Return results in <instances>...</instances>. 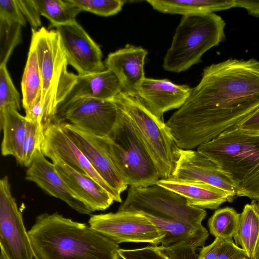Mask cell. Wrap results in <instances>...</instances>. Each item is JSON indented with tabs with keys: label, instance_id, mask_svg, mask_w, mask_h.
Wrapping results in <instances>:
<instances>
[{
	"label": "cell",
	"instance_id": "2e32d148",
	"mask_svg": "<svg viewBox=\"0 0 259 259\" xmlns=\"http://www.w3.org/2000/svg\"><path fill=\"white\" fill-rule=\"evenodd\" d=\"M191 90L188 85L177 84L167 79L145 77L136 87L135 94L153 114L163 119L165 112L184 104Z\"/></svg>",
	"mask_w": 259,
	"mask_h": 259
},
{
	"label": "cell",
	"instance_id": "5bb4252c",
	"mask_svg": "<svg viewBox=\"0 0 259 259\" xmlns=\"http://www.w3.org/2000/svg\"><path fill=\"white\" fill-rule=\"evenodd\" d=\"M67 135L88 159L95 170L121 196L128 186L112 161L103 138L88 133L70 123H61Z\"/></svg>",
	"mask_w": 259,
	"mask_h": 259
},
{
	"label": "cell",
	"instance_id": "8fae6325",
	"mask_svg": "<svg viewBox=\"0 0 259 259\" xmlns=\"http://www.w3.org/2000/svg\"><path fill=\"white\" fill-rule=\"evenodd\" d=\"M0 245L8 259H35L8 176L0 180Z\"/></svg>",
	"mask_w": 259,
	"mask_h": 259
},
{
	"label": "cell",
	"instance_id": "d6a6232c",
	"mask_svg": "<svg viewBox=\"0 0 259 259\" xmlns=\"http://www.w3.org/2000/svg\"><path fill=\"white\" fill-rule=\"evenodd\" d=\"M0 19L18 23L22 26L26 24L16 0H0Z\"/></svg>",
	"mask_w": 259,
	"mask_h": 259
},
{
	"label": "cell",
	"instance_id": "f35d334b",
	"mask_svg": "<svg viewBox=\"0 0 259 259\" xmlns=\"http://www.w3.org/2000/svg\"><path fill=\"white\" fill-rule=\"evenodd\" d=\"M253 259H259V237L256 244Z\"/></svg>",
	"mask_w": 259,
	"mask_h": 259
},
{
	"label": "cell",
	"instance_id": "cb8c5ba5",
	"mask_svg": "<svg viewBox=\"0 0 259 259\" xmlns=\"http://www.w3.org/2000/svg\"><path fill=\"white\" fill-rule=\"evenodd\" d=\"M259 237V201L252 200L245 205L240 213L235 243L242 248L250 259H253Z\"/></svg>",
	"mask_w": 259,
	"mask_h": 259
},
{
	"label": "cell",
	"instance_id": "8992f818",
	"mask_svg": "<svg viewBox=\"0 0 259 259\" xmlns=\"http://www.w3.org/2000/svg\"><path fill=\"white\" fill-rule=\"evenodd\" d=\"M226 23L214 13L183 16L163 59V68L180 73L201 60L203 55L225 39Z\"/></svg>",
	"mask_w": 259,
	"mask_h": 259
},
{
	"label": "cell",
	"instance_id": "4dcf8cb0",
	"mask_svg": "<svg viewBox=\"0 0 259 259\" xmlns=\"http://www.w3.org/2000/svg\"><path fill=\"white\" fill-rule=\"evenodd\" d=\"M19 93L15 88L7 69V65L0 66V110L10 107L21 109Z\"/></svg>",
	"mask_w": 259,
	"mask_h": 259
},
{
	"label": "cell",
	"instance_id": "ab89813d",
	"mask_svg": "<svg viewBox=\"0 0 259 259\" xmlns=\"http://www.w3.org/2000/svg\"><path fill=\"white\" fill-rule=\"evenodd\" d=\"M179 259H192V258H179Z\"/></svg>",
	"mask_w": 259,
	"mask_h": 259
},
{
	"label": "cell",
	"instance_id": "7a4b0ae2",
	"mask_svg": "<svg viewBox=\"0 0 259 259\" xmlns=\"http://www.w3.org/2000/svg\"><path fill=\"white\" fill-rule=\"evenodd\" d=\"M118 211L140 213L163 231L161 245L189 244L203 247L208 237L202 222L204 209L188 204L185 198L157 184L145 187L130 186Z\"/></svg>",
	"mask_w": 259,
	"mask_h": 259
},
{
	"label": "cell",
	"instance_id": "7402d4cb",
	"mask_svg": "<svg viewBox=\"0 0 259 259\" xmlns=\"http://www.w3.org/2000/svg\"><path fill=\"white\" fill-rule=\"evenodd\" d=\"M27 118L18 110L8 107L0 110V127L3 131L2 154L12 155L23 163V147L26 132Z\"/></svg>",
	"mask_w": 259,
	"mask_h": 259
},
{
	"label": "cell",
	"instance_id": "d4e9b609",
	"mask_svg": "<svg viewBox=\"0 0 259 259\" xmlns=\"http://www.w3.org/2000/svg\"><path fill=\"white\" fill-rule=\"evenodd\" d=\"M22 103L25 114L29 112L36 102L41 99L42 83L37 55L31 42L21 80Z\"/></svg>",
	"mask_w": 259,
	"mask_h": 259
},
{
	"label": "cell",
	"instance_id": "277c9868",
	"mask_svg": "<svg viewBox=\"0 0 259 259\" xmlns=\"http://www.w3.org/2000/svg\"><path fill=\"white\" fill-rule=\"evenodd\" d=\"M233 184L237 196L259 201V134L228 130L197 147Z\"/></svg>",
	"mask_w": 259,
	"mask_h": 259
},
{
	"label": "cell",
	"instance_id": "8d00e7d4",
	"mask_svg": "<svg viewBox=\"0 0 259 259\" xmlns=\"http://www.w3.org/2000/svg\"><path fill=\"white\" fill-rule=\"evenodd\" d=\"M233 128L248 134H259V110Z\"/></svg>",
	"mask_w": 259,
	"mask_h": 259
},
{
	"label": "cell",
	"instance_id": "7c38bea8",
	"mask_svg": "<svg viewBox=\"0 0 259 259\" xmlns=\"http://www.w3.org/2000/svg\"><path fill=\"white\" fill-rule=\"evenodd\" d=\"M68 64L85 75L106 69L99 46L76 21L55 27Z\"/></svg>",
	"mask_w": 259,
	"mask_h": 259
},
{
	"label": "cell",
	"instance_id": "ffe728a7",
	"mask_svg": "<svg viewBox=\"0 0 259 259\" xmlns=\"http://www.w3.org/2000/svg\"><path fill=\"white\" fill-rule=\"evenodd\" d=\"M156 184L185 198L189 205L203 209H215L235 199L225 191L201 182L177 179H160Z\"/></svg>",
	"mask_w": 259,
	"mask_h": 259
},
{
	"label": "cell",
	"instance_id": "83f0119b",
	"mask_svg": "<svg viewBox=\"0 0 259 259\" xmlns=\"http://www.w3.org/2000/svg\"><path fill=\"white\" fill-rule=\"evenodd\" d=\"M22 25L0 19V66L7 63L15 47L22 41Z\"/></svg>",
	"mask_w": 259,
	"mask_h": 259
},
{
	"label": "cell",
	"instance_id": "9c48e42d",
	"mask_svg": "<svg viewBox=\"0 0 259 259\" xmlns=\"http://www.w3.org/2000/svg\"><path fill=\"white\" fill-rule=\"evenodd\" d=\"M94 230L119 244L123 242L161 244L165 233L143 214L117 211L94 214L89 220Z\"/></svg>",
	"mask_w": 259,
	"mask_h": 259
},
{
	"label": "cell",
	"instance_id": "6da1fadb",
	"mask_svg": "<svg viewBox=\"0 0 259 259\" xmlns=\"http://www.w3.org/2000/svg\"><path fill=\"white\" fill-rule=\"evenodd\" d=\"M259 110V61L230 58L204 68L198 84L165 123L178 147L197 148Z\"/></svg>",
	"mask_w": 259,
	"mask_h": 259
},
{
	"label": "cell",
	"instance_id": "836d02e7",
	"mask_svg": "<svg viewBox=\"0 0 259 259\" xmlns=\"http://www.w3.org/2000/svg\"><path fill=\"white\" fill-rule=\"evenodd\" d=\"M23 15L32 29L37 30L41 25L40 14L34 0H16Z\"/></svg>",
	"mask_w": 259,
	"mask_h": 259
},
{
	"label": "cell",
	"instance_id": "3957f363",
	"mask_svg": "<svg viewBox=\"0 0 259 259\" xmlns=\"http://www.w3.org/2000/svg\"><path fill=\"white\" fill-rule=\"evenodd\" d=\"M28 235L35 259H120L118 243L58 212L37 215Z\"/></svg>",
	"mask_w": 259,
	"mask_h": 259
},
{
	"label": "cell",
	"instance_id": "603a6c76",
	"mask_svg": "<svg viewBox=\"0 0 259 259\" xmlns=\"http://www.w3.org/2000/svg\"><path fill=\"white\" fill-rule=\"evenodd\" d=\"M155 10L183 16L225 10L235 7V0H147Z\"/></svg>",
	"mask_w": 259,
	"mask_h": 259
},
{
	"label": "cell",
	"instance_id": "9a60e30c",
	"mask_svg": "<svg viewBox=\"0 0 259 259\" xmlns=\"http://www.w3.org/2000/svg\"><path fill=\"white\" fill-rule=\"evenodd\" d=\"M173 177L206 183L225 191L234 199L237 197L227 175L212 159L197 150L180 149Z\"/></svg>",
	"mask_w": 259,
	"mask_h": 259
},
{
	"label": "cell",
	"instance_id": "44dd1931",
	"mask_svg": "<svg viewBox=\"0 0 259 259\" xmlns=\"http://www.w3.org/2000/svg\"><path fill=\"white\" fill-rule=\"evenodd\" d=\"M122 90L119 79L110 70L85 75L77 74L75 83L59 106L79 98L113 99Z\"/></svg>",
	"mask_w": 259,
	"mask_h": 259
},
{
	"label": "cell",
	"instance_id": "ac0fdd59",
	"mask_svg": "<svg viewBox=\"0 0 259 259\" xmlns=\"http://www.w3.org/2000/svg\"><path fill=\"white\" fill-rule=\"evenodd\" d=\"M48 158L69 189L93 212L105 210L114 202L112 196L92 178L78 172L56 156Z\"/></svg>",
	"mask_w": 259,
	"mask_h": 259
},
{
	"label": "cell",
	"instance_id": "e575fe53",
	"mask_svg": "<svg viewBox=\"0 0 259 259\" xmlns=\"http://www.w3.org/2000/svg\"><path fill=\"white\" fill-rule=\"evenodd\" d=\"M217 259H250L245 251L233 240H225Z\"/></svg>",
	"mask_w": 259,
	"mask_h": 259
},
{
	"label": "cell",
	"instance_id": "f546056e",
	"mask_svg": "<svg viewBox=\"0 0 259 259\" xmlns=\"http://www.w3.org/2000/svg\"><path fill=\"white\" fill-rule=\"evenodd\" d=\"M81 11H88L96 15L108 17L119 12L125 1L122 0H68Z\"/></svg>",
	"mask_w": 259,
	"mask_h": 259
},
{
	"label": "cell",
	"instance_id": "74e56055",
	"mask_svg": "<svg viewBox=\"0 0 259 259\" xmlns=\"http://www.w3.org/2000/svg\"><path fill=\"white\" fill-rule=\"evenodd\" d=\"M235 8L245 9L249 15L259 17V0H235Z\"/></svg>",
	"mask_w": 259,
	"mask_h": 259
},
{
	"label": "cell",
	"instance_id": "30bf717a",
	"mask_svg": "<svg viewBox=\"0 0 259 259\" xmlns=\"http://www.w3.org/2000/svg\"><path fill=\"white\" fill-rule=\"evenodd\" d=\"M119 114L113 99L79 98L59 106L57 119L62 117L88 133L108 138L116 125Z\"/></svg>",
	"mask_w": 259,
	"mask_h": 259
},
{
	"label": "cell",
	"instance_id": "d590c367",
	"mask_svg": "<svg viewBox=\"0 0 259 259\" xmlns=\"http://www.w3.org/2000/svg\"><path fill=\"white\" fill-rule=\"evenodd\" d=\"M224 241L223 239L215 238L210 244L201 248L197 259H217Z\"/></svg>",
	"mask_w": 259,
	"mask_h": 259
},
{
	"label": "cell",
	"instance_id": "1f68e13d",
	"mask_svg": "<svg viewBox=\"0 0 259 259\" xmlns=\"http://www.w3.org/2000/svg\"><path fill=\"white\" fill-rule=\"evenodd\" d=\"M118 252L120 257L122 259H171L157 245L151 244L138 249L120 248Z\"/></svg>",
	"mask_w": 259,
	"mask_h": 259
},
{
	"label": "cell",
	"instance_id": "f1b7e54d",
	"mask_svg": "<svg viewBox=\"0 0 259 259\" xmlns=\"http://www.w3.org/2000/svg\"><path fill=\"white\" fill-rule=\"evenodd\" d=\"M44 132L40 124L27 119L26 137L23 147L22 165L26 167L31 165L36 152L41 149Z\"/></svg>",
	"mask_w": 259,
	"mask_h": 259
},
{
	"label": "cell",
	"instance_id": "ba28073f",
	"mask_svg": "<svg viewBox=\"0 0 259 259\" xmlns=\"http://www.w3.org/2000/svg\"><path fill=\"white\" fill-rule=\"evenodd\" d=\"M118 108L119 117L114 131L109 138H103L108 153L128 186L155 185L160 179L155 165L131 120Z\"/></svg>",
	"mask_w": 259,
	"mask_h": 259
},
{
	"label": "cell",
	"instance_id": "4fadbf2b",
	"mask_svg": "<svg viewBox=\"0 0 259 259\" xmlns=\"http://www.w3.org/2000/svg\"><path fill=\"white\" fill-rule=\"evenodd\" d=\"M41 151L46 157L56 156L78 172L92 178L112 196L114 201L122 202L121 196L112 190L95 170L65 132L59 120L50 124L44 131Z\"/></svg>",
	"mask_w": 259,
	"mask_h": 259
},
{
	"label": "cell",
	"instance_id": "4316f807",
	"mask_svg": "<svg viewBox=\"0 0 259 259\" xmlns=\"http://www.w3.org/2000/svg\"><path fill=\"white\" fill-rule=\"evenodd\" d=\"M240 213L226 207L216 210L208 221L210 233L224 240L233 239L238 225Z\"/></svg>",
	"mask_w": 259,
	"mask_h": 259
},
{
	"label": "cell",
	"instance_id": "e0dca14e",
	"mask_svg": "<svg viewBox=\"0 0 259 259\" xmlns=\"http://www.w3.org/2000/svg\"><path fill=\"white\" fill-rule=\"evenodd\" d=\"M25 179L34 182L48 194L62 200L79 213L93 212L69 189L53 163L46 159L41 149L37 151L28 167Z\"/></svg>",
	"mask_w": 259,
	"mask_h": 259
},
{
	"label": "cell",
	"instance_id": "52a82bcc",
	"mask_svg": "<svg viewBox=\"0 0 259 259\" xmlns=\"http://www.w3.org/2000/svg\"><path fill=\"white\" fill-rule=\"evenodd\" d=\"M113 99L131 120L152 159L160 178L173 177L180 148L163 119L153 114L135 93L122 91Z\"/></svg>",
	"mask_w": 259,
	"mask_h": 259
},
{
	"label": "cell",
	"instance_id": "5b68a950",
	"mask_svg": "<svg viewBox=\"0 0 259 259\" xmlns=\"http://www.w3.org/2000/svg\"><path fill=\"white\" fill-rule=\"evenodd\" d=\"M31 42L36 51L42 83L41 125L44 131L57 120L59 106L75 83L77 75L69 72L66 56L56 29H31Z\"/></svg>",
	"mask_w": 259,
	"mask_h": 259
},
{
	"label": "cell",
	"instance_id": "d6986e66",
	"mask_svg": "<svg viewBox=\"0 0 259 259\" xmlns=\"http://www.w3.org/2000/svg\"><path fill=\"white\" fill-rule=\"evenodd\" d=\"M148 51L141 47L126 44L110 53L105 61L106 69L119 79L122 91L135 93L138 85L145 77L144 65Z\"/></svg>",
	"mask_w": 259,
	"mask_h": 259
},
{
	"label": "cell",
	"instance_id": "484cf974",
	"mask_svg": "<svg viewBox=\"0 0 259 259\" xmlns=\"http://www.w3.org/2000/svg\"><path fill=\"white\" fill-rule=\"evenodd\" d=\"M41 16L50 22V28L76 22L81 12L68 0H34Z\"/></svg>",
	"mask_w": 259,
	"mask_h": 259
}]
</instances>
